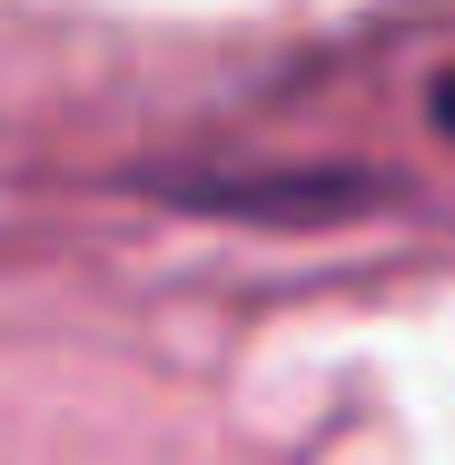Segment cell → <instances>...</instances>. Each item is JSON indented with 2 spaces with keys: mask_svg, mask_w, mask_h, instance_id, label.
<instances>
[{
  "mask_svg": "<svg viewBox=\"0 0 455 465\" xmlns=\"http://www.w3.org/2000/svg\"><path fill=\"white\" fill-rule=\"evenodd\" d=\"M436 129H446V139H455V70H446V80H436Z\"/></svg>",
  "mask_w": 455,
  "mask_h": 465,
  "instance_id": "6da1fadb",
  "label": "cell"
}]
</instances>
